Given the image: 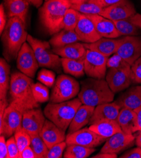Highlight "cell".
Instances as JSON below:
<instances>
[{
	"label": "cell",
	"instance_id": "ac0fdd59",
	"mask_svg": "<svg viewBox=\"0 0 141 158\" xmlns=\"http://www.w3.org/2000/svg\"><path fill=\"white\" fill-rule=\"evenodd\" d=\"M85 15L92 21L98 34L102 37L117 39L121 36L113 21L108 19L99 14Z\"/></svg>",
	"mask_w": 141,
	"mask_h": 158
},
{
	"label": "cell",
	"instance_id": "3957f363",
	"mask_svg": "<svg viewBox=\"0 0 141 158\" xmlns=\"http://www.w3.org/2000/svg\"><path fill=\"white\" fill-rule=\"evenodd\" d=\"M81 85L78 98L82 105L96 107L101 104L111 103L114 100L115 93L104 79L89 77L82 81Z\"/></svg>",
	"mask_w": 141,
	"mask_h": 158
},
{
	"label": "cell",
	"instance_id": "d6a6232c",
	"mask_svg": "<svg viewBox=\"0 0 141 158\" xmlns=\"http://www.w3.org/2000/svg\"><path fill=\"white\" fill-rule=\"evenodd\" d=\"M31 136L30 146L36 153L37 158H46L49 148L40 135V134H30Z\"/></svg>",
	"mask_w": 141,
	"mask_h": 158
},
{
	"label": "cell",
	"instance_id": "f546056e",
	"mask_svg": "<svg viewBox=\"0 0 141 158\" xmlns=\"http://www.w3.org/2000/svg\"><path fill=\"white\" fill-rule=\"evenodd\" d=\"M11 80L10 66L6 59H0V100L8 101L7 94Z\"/></svg>",
	"mask_w": 141,
	"mask_h": 158
},
{
	"label": "cell",
	"instance_id": "d4e9b609",
	"mask_svg": "<svg viewBox=\"0 0 141 158\" xmlns=\"http://www.w3.org/2000/svg\"><path fill=\"white\" fill-rule=\"evenodd\" d=\"M115 102L121 108L131 110L141 106V86H135L123 93Z\"/></svg>",
	"mask_w": 141,
	"mask_h": 158
},
{
	"label": "cell",
	"instance_id": "7402d4cb",
	"mask_svg": "<svg viewBox=\"0 0 141 158\" xmlns=\"http://www.w3.org/2000/svg\"><path fill=\"white\" fill-rule=\"evenodd\" d=\"M95 107L86 105H82L77 111L68 130V134L82 129L89 123L91 117L95 111Z\"/></svg>",
	"mask_w": 141,
	"mask_h": 158
},
{
	"label": "cell",
	"instance_id": "60d3db41",
	"mask_svg": "<svg viewBox=\"0 0 141 158\" xmlns=\"http://www.w3.org/2000/svg\"><path fill=\"white\" fill-rule=\"evenodd\" d=\"M8 158H20V151L15 137H10L7 140Z\"/></svg>",
	"mask_w": 141,
	"mask_h": 158
},
{
	"label": "cell",
	"instance_id": "7dc6e473",
	"mask_svg": "<svg viewBox=\"0 0 141 158\" xmlns=\"http://www.w3.org/2000/svg\"><path fill=\"white\" fill-rule=\"evenodd\" d=\"M92 1L96 3L103 9L120 2L121 0H92Z\"/></svg>",
	"mask_w": 141,
	"mask_h": 158
},
{
	"label": "cell",
	"instance_id": "b9f144b4",
	"mask_svg": "<svg viewBox=\"0 0 141 158\" xmlns=\"http://www.w3.org/2000/svg\"><path fill=\"white\" fill-rule=\"evenodd\" d=\"M133 83L141 84V56L131 66Z\"/></svg>",
	"mask_w": 141,
	"mask_h": 158
},
{
	"label": "cell",
	"instance_id": "9a60e30c",
	"mask_svg": "<svg viewBox=\"0 0 141 158\" xmlns=\"http://www.w3.org/2000/svg\"><path fill=\"white\" fill-rule=\"evenodd\" d=\"M135 143V136L134 135L127 134L121 131L108 138L100 152L118 154L132 146Z\"/></svg>",
	"mask_w": 141,
	"mask_h": 158
},
{
	"label": "cell",
	"instance_id": "ab89813d",
	"mask_svg": "<svg viewBox=\"0 0 141 158\" xmlns=\"http://www.w3.org/2000/svg\"><path fill=\"white\" fill-rule=\"evenodd\" d=\"M128 65L130 64L117 53L113 54L110 57H108L107 61V68L108 69L121 68Z\"/></svg>",
	"mask_w": 141,
	"mask_h": 158
},
{
	"label": "cell",
	"instance_id": "681fc988",
	"mask_svg": "<svg viewBox=\"0 0 141 158\" xmlns=\"http://www.w3.org/2000/svg\"><path fill=\"white\" fill-rule=\"evenodd\" d=\"M134 111L135 113L137 122V126H138V131H141V106L134 110Z\"/></svg>",
	"mask_w": 141,
	"mask_h": 158
},
{
	"label": "cell",
	"instance_id": "e575fe53",
	"mask_svg": "<svg viewBox=\"0 0 141 158\" xmlns=\"http://www.w3.org/2000/svg\"><path fill=\"white\" fill-rule=\"evenodd\" d=\"M81 13L70 8H69L64 19V29L75 30L81 18Z\"/></svg>",
	"mask_w": 141,
	"mask_h": 158
},
{
	"label": "cell",
	"instance_id": "e0dca14e",
	"mask_svg": "<svg viewBox=\"0 0 141 158\" xmlns=\"http://www.w3.org/2000/svg\"><path fill=\"white\" fill-rule=\"evenodd\" d=\"M80 41L86 44L95 42L102 37L98 34L92 21L84 14L81 15V18L75 29Z\"/></svg>",
	"mask_w": 141,
	"mask_h": 158
},
{
	"label": "cell",
	"instance_id": "4dcf8cb0",
	"mask_svg": "<svg viewBox=\"0 0 141 158\" xmlns=\"http://www.w3.org/2000/svg\"><path fill=\"white\" fill-rule=\"evenodd\" d=\"M62 68L66 74L80 77L84 75V60L61 58Z\"/></svg>",
	"mask_w": 141,
	"mask_h": 158
},
{
	"label": "cell",
	"instance_id": "7a4b0ae2",
	"mask_svg": "<svg viewBox=\"0 0 141 158\" xmlns=\"http://www.w3.org/2000/svg\"><path fill=\"white\" fill-rule=\"evenodd\" d=\"M1 35L3 47V53L5 59L11 61L17 59L28 36L25 23L19 17L10 18Z\"/></svg>",
	"mask_w": 141,
	"mask_h": 158
},
{
	"label": "cell",
	"instance_id": "1f68e13d",
	"mask_svg": "<svg viewBox=\"0 0 141 158\" xmlns=\"http://www.w3.org/2000/svg\"><path fill=\"white\" fill-rule=\"evenodd\" d=\"M95 151V148H89L77 144H70L67 145L64 156L65 158H87Z\"/></svg>",
	"mask_w": 141,
	"mask_h": 158
},
{
	"label": "cell",
	"instance_id": "8992f818",
	"mask_svg": "<svg viewBox=\"0 0 141 158\" xmlns=\"http://www.w3.org/2000/svg\"><path fill=\"white\" fill-rule=\"evenodd\" d=\"M27 41L34 50L39 67L51 69L57 73L61 72V59L51 50L50 42L37 39L29 34Z\"/></svg>",
	"mask_w": 141,
	"mask_h": 158
},
{
	"label": "cell",
	"instance_id": "277c9868",
	"mask_svg": "<svg viewBox=\"0 0 141 158\" xmlns=\"http://www.w3.org/2000/svg\"><path fill=\"white\" fill-rule=\"evenodd\" d=\"M69 0H48L39 11L41 23L50 35L64 29V19L71 8Z\"/></svg>",
	"mask_w": 141,
	"mask_h": 158
},
{
	"label": "cell",
	"instance_id": "f6af8a7d",
	"mask_svg": "<svg viewBox=\"0 0 141 158\" xmlns=\"http://www.w3.org/2000/svg\"><path fill=\"white\" fill-rule=\"evenodd\" d=\"M6 137L3 135L0 136V157L8 158V148Z\"/></svg>",
	"mask_w": 141,
	"mask_h": 158
},
{
	"label": "cell",
	"instance_id": "4316f807",
	"mask_svg": "<svg viewBox=\"0 0 141 158\" xmlns=\"http://www.w3.org/2000/svg\"><path fill=\"white\" fill-rule=\"evenodd\" d=\"M4 6L8 19L17 17L26 23L29 3L26 0H3Z\"/></svg>",
	"mask_w": 141,
	"mask_h": 158
},
{
	"label": "cell",
	"instance_id": "2e32d148",
	"mask_svg": "<svg viewBox=\"0 0 141 158\" xmlns=\"http://www.w3.org/2000/svg\"><path fill=\"white\" fill-rule=\"evenodd\" d=\"M46 120V116L39 107L30 109L23 114L22 127L29 134H40Z\"/></svg>",
	"mask_w": 141,
	"mask_h": 158
},
{
	"label": "cell",
	"instance_id": "9c48e42d",
	"mask_svg": "<svg viewBox=\"0 0 141 158\" xmlns=\"http://www.w3.org/2000/svg\"><path fill=\"white\" fill-rule=\"evenodd\" d=\"M106 80L115 93L128 88L133 83L131 66L108 69Z\"/></svg>",
	"mask_w": 141,
	"mask_h": 158
},
{
	"label": "cell",
	"instance_id": "74e56055",
	"mask_svg": "<svg viewBox=\"0 0 141 158\" xmlns=\"http://www.w3.org/2000/svg\"><path fill=\"white\" fill-rule=\"evenodd\" d=\"M37 79L40 83L47 87H52L56 81V75L51 70L42 69L38 73Z\"/></svg>",
	"mask_w": 141,
	"mask_h": 158
},
{
	"label": "cell",
	"instance_id": "cb8c5ba5",
	"mask_svg": "<svg viewBox=\"0 0 141 158\" xmlns=\"http://www.w3.org/2000/svg\"><path fill=\"white\" fill-rule=\"evenodd\" d=\"M53 52L61 58H67L75 60H84L86 56L87 49L84 44L75 42L64 47L53 48Z\"/></svg>",
	"mask_w": 141,
	"mask_h": 158
},
{
	"label": "cell",
	"instance_id": "52a82bcc",
	"mask_svg": "<svg viewBox=\"0 0 141 158\" xmlns=\"http://www.w3.org/2000/svg\"><path fill=\"white\" fill-rule=\"evenodd\" d=\"M81 90L79 83L71 76L61 74L55 83L50 98L51 103H61L75 98Z\"/></svg>",
	"mask_w": 141,
	"mask_h": 158
},
{
	"label": "cell",
	"instance_id": "db71d44e",
	"mask_svg": "<svg viewBox=\"0 0 141 158\" xmlns=\"http://www.w3.org/2000/svg\"><path fill=\"white\" fill-rule=\"evenodd\" d=\"M44 1H46H46H48V0H44Z\"/></svg>",
	"mask_w": 141,
	"mask_h": 158
},
{
	"label": "cell",
	"instance_id": "7bdbcfd3",
	"mask_svg": "<svg viewBox=\"0 0 141 158\" xmlns=\"http://www.w3.org/2000/svg\"><path fill=\"white\" fill-rule=\"evenodd\" d=\"M7 17V15L5 6L3 4H1V6H0V33L1 34L3 33L8 22Z\"/></svg>",
	"mask_w": 141,
	"mask_h": 158
},
{
	"label": "cell",
	"instance_id": "7c38bea8",
	"mask_svg": "<svg viewBox=\"0 0 141 158\" xmlns=\"http://www.w3.org/2000/svg\"><path fill=\"white\" fill-rule=\"evenodd\" d=\"M17 66L19 71L29 77L35 76L39 65L32 47L28 42H25L18 54Z\"/></svg>",
	"mask_w": 141,
	"mask_h": 158
},
{
	"label": "cell",
	"instance_id": "5b68a950",
	"mask_svg": "<svg viewBox=\"0 0 141 158\" xmlns=\"http://www.w3.org/2000/svg\"><path fill=\"white\" fill-rule=\"evenodd\" d=\"M82 105L79 98L61 102H50L44 108L46 117L66 132L77 111Z\"/></svg>",
	"mask_w": 141,
	"mask_h": 158
},
{
	"label": "cell",
	"instance_id": "8d00e7d4",
	"mask_svg": "<svg viewBox=\"0 0 141 158\" xmlns=\"http://www.w3.org/2000/svg\"><path fill=\"white\" fill-rule=\"evenodd\" d=\"M14 137L19 148L20 156V153L27 146H30L31 136L23 127H22L15 132Z\"/></svg>",
	"mask_w": 141,
	"mask_h": 158
},
{
	"label": "cell",
	"instance_id": "bcb514c9",
	"mask_svg": "<svg viewBox=\"0 0 141 158\" xmlns=\"http://www.w3.org/2000/svg\"><path fill=\"white\" fill-rule=\"evenodd\" d=\"M20 158H37L36 153L30 146L25 148L20 153Z\"/></svg>",
	"mask_w": 141,
	"mask_h": 158
},
{
	"label": "cell",
	"instance_id": "8fae6325",
	"mask_svg": "<svg viewBox=\"0 0 141 158\" xmlns=\"http://www.w3.org/2000/svg\"><path fill=\"white\" fill-rule=\"evenodd\" d=\"M116 53L132 66L141 56V37L125 36L121 38Z\"/></svg>",
	"mask_w": 141,
	"mask_h": 158
},
{
	"label": "cell",
	"instance_id": "44dd1931",
	"mask_svg": "<svg viewBox=\"0 0 141 158\" xmlns=\"http://www.w3.org/2000/svg\"><path fill=\"white\" fill-rule=\"evenodd\" d=\"M121 107L115 102L107 103L95 107L89 124L92 125L104 120H116L118 118Z\"/></svg>",
	"mask_w": 141,
	"mask_h": 158
},
{
	"label": "cell",
	"instance_id": "f5cc1de1",
	"mask_svg": "<svg viewBox=\"0 0 141 158\" xmlns=\"http://www.w3.org/2000/svg\"><path fill=\"white\" fill-rule=\"evenodd\" d=\"M69 1L70 2V3L72 4H74V3H79L81 2H84V1H86V0H69Z\"/></svg>",
	"mask_w": 141,
	"mask_h": 158
},
{
	"label": "cell",
	"instance_id": "603a6c76",
	"mask_svg": "<svg viewBox=\"0 0 141 158\" xmlns=\"http://www.w3.org/2000/svg\"><path fill=\"white\" fill-rule=\"evenodd\" d=\"M120 42V39L102 37L95 42L84 44L87 49L98 52L107 57L115 54Z\"/></svg>",
	"mask_w": 141,
	"mask_h": 158
},
{
	"label": "cell",
	"instance_id": "f907efd6",
	"mask_svg": "<svg viewBox=\"0 0 141 158\" xmlns=\"http://www.w3.org/2000/svg\"><path fill=\"white\" fill-rule=\"evenodd\" d=\"M29 3L32 4L36 8H39L41 6L43 0H26Z\"/></svg>",
	"mask_w": 141,
	"mask_h": 158
},
{
	"label": "cell",
	"instance_id": "ffe728a7",
	"mask_svg": "<svg viewBox=\"0 0 141 158\" xmlns=\"http://www.w3.org/2000/svg\"><path fill=\"white\" fill-rule=\"evenodd\" d=\"M121 36H138L141 35V14L135 13L130 17L114 22Z\"/></svg>",
	"mask_w": 141,
	"mask_h": 158
},
{
	"label": "cell",
	"instance_id": "6da1fadb",
	"mask_svg": "<svg viewBox=\"0 0 141 158\" xmlns=\"http://www.w3.org/2000/svg\"><path fill=\"white\" fill-rule=\"evenodd\" d=\"M32 78L21 72L11 75L9 89V104L24 113L27 110L39 108V103L35 100L33 93Z\"/></svg>",
	"mask_w": 141,
	"mask_h": 158
},
{
	"label": "cell",
	"instance_id": "4fadbf2b",
	"mask_svg": "<svg viewBox=\"0 0 141 158\" xmlns=\"http://www.w3.org/2000/svg\"><path fill=\"white\" fill-rule=\"evenodd\" d=\"M106 139L90 130L89 127H85L67 135L65 141L67 145L77 144L89 148H95L102 144Z\"/></svg>",
	"mask_w": 141,
	"mask_h": 158
},
{
	"label": "cell",
	"instance_id": "f35d334b",
	"mask_svg": "<svg viewBox=\"0 0 141 158\" xmlns=\"http://www.w3.org/2000/svg\"><path fill=\"white\" fill-rule=\"evenodd\" d=\"M67 147L66 141L61 142L60 143L54 145L52 148L49 149L48 152L47 154L46 158H61L62 157L63 153Z\"/></svg>",
	"mask_w": 141,
	"mask_h": 158
},
{
	"label": "cell",
	"instance_id": "c3c4849f",
	"mask_svg": "<svg viewBox=\"0 0 141 158\" xmlns=\"http://www.w3.org/2000/svg\"><path fill=\"white\" fill-rule=\"evenodd\" d=\"M93 158H117V154L115 153L109 152H101L92 157Z\"/></svg>",
	"mask_w": 141,
	"mask_h": 158
},
{
	"label": "cell",
	"instance_id": "ba28073f",
	"mask_svg": "<svg viewBox=\"0 0 141 158\" xmlns=\"http://www.w3.org/2000/svg\"><path fill=\"white\" fill-rule=\"evenodd\" d=\"M108 57L95 51L87 49L84 60V71L87 76L104 79L106 75Z\"/></svg>",
	"mask_w": 141,
	"mask_h": 158
},
{
	"label": "cell",
	"instance_id": "f1b7e54d",
	"mask_svg": "<svg viewBox=\"0 0 141 158\" xmlns=\"http://www.w3.org/2000/svg\"><path fill=\"white\" fill-rule=\"evenodd\" d=\"M78 41H80V39L75 30L63 29L53 35L50 43L53 48H58Z\"/></svg>",
	"mask_w": 141,
	"mask_h": 158
},
{
	"label": "cell",
	"instance_id": "816d5d0a",
	"mask_svg": "<svg viewBox=\"0 0 141 158\" xmlns=\"http://www.w3.org/2000/svg\"><path fill=\"white\" fill-rule=\"evenodd\" d=\"M135 144L137 147L141 148V131H139V134L135 137Z\"/></svg>",
	"mask_w": 141,
	"mask_h": 158
},
{
	"label": "cell",
	"instance_id": "484cf974",
	"mask_svg": "<svg viewBox=\"0 0 141 158\" xmlns=\"http://www.w3.org/2000/svg\"><path fill=\"white\" fill-rule=\"evenodd\" d=\"M123 132L127 134H133L138 132L137 118L134 110L121 108L117 119Z\"/></svg>",
	"mask_w": 141,
	"mask_h": 158
},
{
	"label": "cell",
	"instance_id": "5bb4252c",
	"mask_svg": "<svg viewBox=\"0 0 141 158\" xmlns=\"http://www.w3.org/2000/svg\"><path fill=\"white\" fill-rule=\"evenodd\" d=\"M136 13L131 0H121L110 6L103 8L99 15L115 22L127 19Z\"/></svg>",
	"mask_w": 141,
	"mask_h": 158
},
{
	"label": "cell",
	"instance_id": "83f0119b",
	"mask_svg": "<svg viewBox=\"0 0 141 158\" xmlns=\"http://www.w3.org/2000/svg\"><path fill=\"white\" fill-rule=\"evenodd\" d=\"M89 129L98 135L106 139L117 132L122 131L116 120H104L90 125Z\"/></svg>",
	"mask_w": 141,
	"mask_h": 158
},
{
	"label": "cell",
	"instance_id": "d6986e66",
	"mask_svg": "<svg viewBox=\"0 0 141 158\" xmlns=\"http://www.w3.org/2000/svg\"><path fill=\"white\" fill-rule=\"evenodd\" d=\"M40 135L49 149L56 144L65 141L67 138L65 132L49 119L46 120Z\"/></svg>",
	"mask_w": 141,
	"mask_h": 158
},
{
	"label": "cell",
	"instance_id": "836d02e7",
	"mask_svg": "<svg viewBox=\"0 0 141 158\" xmlns=\"http://www.w3.org/2000/svg\"><path fill=\"white\" fill-rule=\"evenodd\" d=\"M71 8L84 15L99 14L103 10L101 6L93 2L92 0H86L79 3L72 4Z\"/></svg>",
	"mask_w": 141,
	"mask_h": 158
},
{
	"label": "cell",
	"instance_id": "30bf717a",
	"mask_svg": "<svg viewBox=\"0 0 141 158\" xmlns=\"http://www.w3.org/2000/svg\"><path fill=\"white\" fill-rule=\"evenodd\" d=\"M24 113L9 104L2 117L0 118V134L6 137H11L22 127Z\"/></svg>",
	"mask_w": 141,
	"mask_h": 158
},
{
	"label": "cell",
	"instance_id": "ee69618b",
	"mask_svg": "<svg viewBox=\"0 0 141 158\" xmlns=\"http://www.w3.org/2000/svg\"><path fill=\"white\" fill-rule=\"evenodd\" d=\"M120 158H141V148L137 147L125 152Z\"/></svg>",
	"mask_w": 141,
	"mask_h": 158
},
{
	"label": "cell",
	"instance_id": "d590c367",
	"mask_svg": "<svg viewBox=\"0 0 141 158\" xmlns=\"http://www.w3.org/2000/svg\"><path fill=\"white\" fill-rule=\"evenodd\" d=\"M33 95L37 102L43 103L50 100V91L46 86L41 83H34L33 85Z\"/></svg>",
	"mask_w": 141,
	"mask_h": 158
}]
</instances>
